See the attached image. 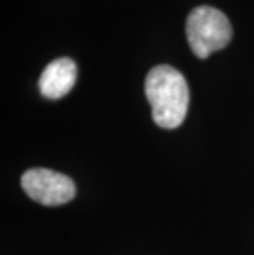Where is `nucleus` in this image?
Returning <instances> with one entry per match:
<instances>
[{
	"instance_id": "obj_3",
	"label": "nucleus",
	"mask_w": 254,
	"mask_h": 255,
	"mask_svg": "<svg viewBox=\"0 0 254 255\" xmlns=\"http://www.w3.org/2000/svg\"><path fill=\"white\" fill-rule=\"evenodd\" d=\"M21 188L28 196L43 206H61L76 196L73 180L48 168H31L21 176Z\"/></svg>"
},
{
	"instance_id": "obj_4",
	"label": "nucleus",
	"mask_w": 254,
	"mask_h": 255,
	"mask_svg": "<svg viewBox=\"0 0 254 255\" xmlns=\"http://www.w3.org/2000/svg\"><path fill=\"white\" fill-rule=\"evenodd\" d=\"M76 63L71 58H58L43 69L38 88L46 99H61L76 84Z\"/></svg>"
},
{
	"instance_id": "obj_2",
	"label": "nucleus",
	"mask_w": 254,
	"mask_h": 255,
	"mask_svg": "<svg viewBox=\"0 0 254 255\" xmlns=\"http://www.w3.org/2000/svg\"><path fill=\"white\" fill-rule=\"evenodd\" d=\"M187 38L195 56L205 59L230 45L233 28L221 10L210 5H200L192 10L187 18Z\"/></svg>"
},
{
	"instance_id": "obj_1",
	"label": "nucleus",
	"mask_w": 254,
	"mask_h": 255,
	"mask_svg": "<svg viewBox=\"0 0 254 255\" xmlns=\"http://www.w3.org/2000/svg\"><path fill=\"white\" fill-rule=\"evenodd\" d=\"M144 89L157 126L169 130L180 127L190 102V91L183 74L169 64H160L149 71Z\"/></svg>"
}]
</instances>
